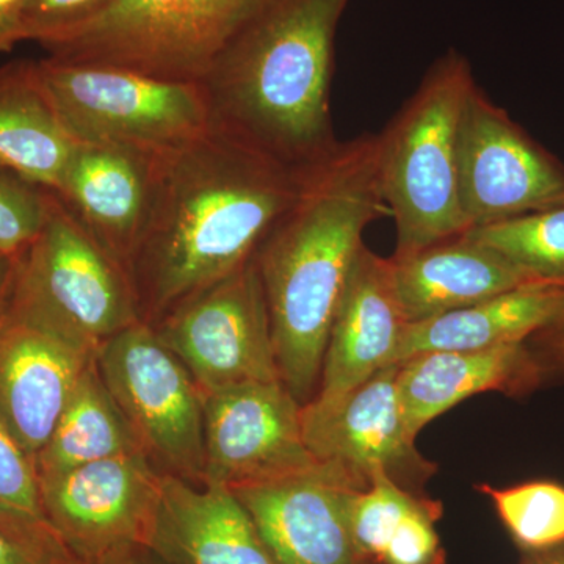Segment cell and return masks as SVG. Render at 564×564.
I'll use <instances>...</instances> for the list:
<instances>
[{
	"mask_svg": "<svg viewBox=\"0 0 564 564\" xmlns=\"http://www.w3.org/2000/svg\"><path fill=\"white\" fill-rule=\"evenodd\" d=\"M310 172L212 128L159 155L150 215L129 267L141 322L161 321L247 265Z\"/></svg>",
	"mask_w": 564,
	"mask_h": 564,
	"instance_id": "6da1fadb",
	"label": "cell"
},
{
	"mask_svg": "<svg viewBox=\"0 0 564 564\" xmlns=\"http://www.w3.org/2000/svg\"><path fill=\"white\" fill-rule=\"evenodd\" d=\"M386 212L378 135L366 133L340 141L311 170L299 199L256 251L278 370L302 404L321 386L334 315L364 231Z\"/></svg>",
	"mask_w": 564,
	"mask_h": 564,
	"instance_id": "7a4b0ae2",
	"label": "cell"
},
{
	"mask_svg": "<svg viewBox=\"0 0 564 564\" xmlns=\"http://www.w3.org/2000/svg\"><path fill=\"white\" fill-rule=\"evenodd\" d=\"M350 0H258L199 87L210 128L291 169L339 147L333 131L334 41Z\"/></svg>",
	"mask_w": 564,
	"mask_h": 564,
	"instance_id": "3957f363",
	"label": "cell"
},
{
	"mask_svg": "<svg viewBox=\"0 0 564 564\" xmlns=\"http://www.w3.org/2000/svg\"><path fill=\"white\" fill-rule=\"evenodd\" d=\"M474 85L467 58L447 51L377 133L384 202L395 220L397 256L467 232L459 206L458 133Z\"/></svg>",
	"mask_w": 564,
	"mask_h": 564,
	"instance_id": "277c9868",
	"label": "cell"
},
{
	"mask_svg": "<svg viewBox=\"0 0 564 564\" xmlns=\"http://www.w3.org/2000/svg\"><path fill=\"white\" fill-rule=\"evenodd\" d=\"M7 310L95 356L141 322L128 270L54 191L43 229L14 262Z\"/></svg>",
	"mask_w": 564,
	"mask_h": 564,
	"instance_id": "5b68a950",
	"label": "cell"
},
{
	"mask_svg": "<svg viewBox=\"0 0 564 564\" xmlns=\"http://www.w3.org/2000/svg\"><path fill=\"white\" fill-rule=\"evenodd\" d=\"M258 0H115L43 44L63 62L199 84Z\"/></svg>",
	"mask_w": 564,
	"mask_h": 564,
	"instance_id": "8992f818",
	"label": "cell"
},
{
	"mask_svg": "<svg viewBox=\"0 0 564 564\" xmlns=\"http://www.w3.org/2000/svg\"><path fill=\"white\" fill-rule=\"evenodd\" d=\"M41 84L77 143L163 154L210 129L199 84L158 79L120 66L36 61Z\"/></svg>",
	"mask_w": 564,
	"mask_h": 564,
	"instance_id": "52a82bcc",
	"label": "cell"
},
{
	"mask_svg": "<svg viewBox=\"0 0 564 564\" xmlns=\"http://www.w3.org/2000/svg\"><path fill=\"white\" fill-rule=\"evenodd\" d=\"M95 359L152 466L203 485V391L154 328L144 322L129 326L107 340Z\"/></svg>",
	"mask_w": 564,
	"mask_h": 564,
	"instance_id": "ba28073f",
	"label": "cell"
},
{
	"mask_svg": "<svg viewBox=\"0 0 564 564\" xmlns=\"http://www.w3.org/2000/svg\"><path fill=\"white\" fill-rule=\"evenodd\" d=\"M151 326L203 392L247 381L281 380L254 258L188 296Z\"/></svg>",
	"mask_w": 564,
	"mask_h": 564,
	"instance_id": "9c48e42d",
	"label": "cell"
},
{
	"mask_svg": "<svg viewBox=\"0 0 564 564\" xmlns=\"http://www.w3.org/2000/svg\"><path fill=\"white\" fill-rule=\"evenodd\" d=\"M163 477L143 454L41 477L44 519L82 564H115L151 544Z\"/></svg>",
	"mask_w": 564,
	"mask_h": 564,
	"instance_id": "30bf717a",
	"label": "cell"
},
{
	"mask_svg": "<svg viewBox=\"0 0 564 564\" xmlns=\"http://www.w3.org/2000/svg\"><path fill=\"white\" fill-rule=\"evenodd\" d=\"M458 191L470 231L564 206V165L475 84L459 122Z\"/></svg>",
	"mask_w": 564,
	"mask_h": 564,
	"instance_id": "8fae6325",
	"label": "cell"
},
{
	"mask_svg": "<svg viewBox=\"0 0 564 564\" xmlns=\"http://www.w3.org/2000/svg\"><path fill=\"white\" fill-rule=\"evenodd\" d=\"M399 366L384 367L334 402L304 403V443L315 462L343 470L359 489L369 488L372 474L381 469L406 491L425 497L423 486L437 467L421 455L404 423Z\"/></svg>",
	"mask_w": 564,
	"mask_h": 564,
	"instance_id": "7c38bea8",
	"label": "cell"
},
{
	"mask_svg": "<svg viewBox=\"0 0 564 564\" xmlns=\"http://www.w3.org/2000/svg\"><path fill=\"white\" fill-rule=\"evenodd\" d=\"M203 485L239 486L310 469L302 406L282 380L247 381L203 392Z\"/></svg>",
	"mask_w": 564,
	"mask_h": 564,
	"instance_id": "4fadbf2b",
	"label": "cell"
},
{
	"mask_svg": "<svg viewBox=\"0 0 564 564\" xmlns=\"http://www.w3.org/2000/svg\"><path fill=\"white\" fill-rule=\"evenodd\" d=\"M278 564H373L352 540L350 505L358 486L329 466L231 489Z\"/></svg>",
	"mask_w": 564,
	"mask_h": 564,
	"instance_id": "5bb4252c",
	"label": "cell"
},
{
	"mask_svg": "<svg viewBox=\"0 0 564 564\" xmlns=\"http://www.w3.org/2000/svg\"><path fill=\"white\" fill-rule=\"evenodd\" d=\"M159 155L122 144L77 143L54 191L128 273L150 215Z\"/></svg>",
	"mask_w": 564,
	"mask_h": 564,
	"instance_id": "9a60e30c",
	"label": "cell"
},
{
	"mask_svg": "<svg viewBox=\"0 0 564 564\" xmlns=\"http://www.w3.org/2000/svg\"><path fill=\"white\" fill-rule=\"evenodd\" d=\"M93 359L91 352L21 321L7 306L0 315V421L33 459Z\"/></svg>",
	"mask_w": 564,
	"mask_h": 564,
	"instance_id": "2e32d148",
	"label": "cell"
},
{
	"mask_svg": "<svg viewBox=\"0 0 564 564\" xmlns=\"http://www.w3.org/2000/svg\"><path fill=\"white\" fill-rule=\"evenodd\" d=\"M391 259L364 245L334 315L314 399L334 402L392 366L404 326Z\"/></svg>",
	"mask_w": 564,
	"mask_h": 564,
	"instance_id": "e0dca14e",
	"label": "cell"
},
{
	"mask_svg": "<svg viewBox=\"0 0 564 564\" xmlns=\"http://www.w3.org/2000/svg\"><path fill=\"white\" fill-rule=\"evenodd\" d=\"M547 377L527 343L470 351H430L400 362L397 392L408 430L423 426L481 392L525 395Z\"/></svg>",
	"mask_w": 564,
	"mask_h": 564,
	"instance_id": "ac0fdd59",
	"label": "cell"
},
{
	"mask_svg": "<svg viewBox=\"0 0 564 564\" xmlns=\"http://www.w3.org/2000/svg\"><path fill=\"white\" fill-rule=\"evenodd\" d=\"M404 321H429L540 282L469 234L391 258Z\"/></svg>",
	"mask_w": 564,
	"mask_h": 564,
	"instance_id": "d6986e66",
	"label": "cell"
},
{
	"mask_svg": "<svg viewBox=\"0 0 564 564\" xmlns=\"http://www.w3.org/2000/svg\"><path fill=\"white\" fill-rule=\"evenodd\" d=\"M150 547L172 564H278L231 489L170 475Z\"/></svg>",
	"mask_w": 564,
	"mask_h": 564,
	"instance_id": "ffe728a7",
	"label": "cell"
},
{
	"mask_svg": "<svg viewBox=\"0 0 564 564\" xmlns=\"http://www.w3.org/2000/svg\"><path fill=\"white\" fill-rule=\"evenodd\" d=\"M564 310V282L540 281L429 321L408 323L393 364L430 351L527 343Z\"/></svg>",
	"mask_w": 564,
	"mask_h": 564,
	"instance_id": "44dd1931",
	"label": "cell"
},
{
	"mask_svg": "<svg viewBox=\"0 0 564 564\" xmlns=\"http://www.w3.org/2000/svg\"><path fill=\"white\" fill-rule=\"evenodd\" d=\"M76 147L47 98L36 61L0 66V166L57 191Z\"/></svg>",
	"mask_w": 564,
	"mask_h": 564,
	"instance_id": "7402d4cb",
	"label": "cell"
},
{
	"mask_svg": "<svg viewBox=\"0 0 564 564\" xmlns=\"http://www.w3.org/2000/svg\"><path fill=\"white\" fill-rule=\"evenodd\" d=\"M133 454H143L139 440L93 359L70 393L50 441L35 456L40 478Z\"/></svg>",
	"mask_w": 564,
	"mask_h": 564,
	"instance_id": "603a6c76",
	"label": "cell"
},
{
	"mask_svg": "<svg viewBox=\"0 0 564 564\" xmlns=\"http://www.w3.org/2000/svg\"><path fill=\"white\" fill-rule=\"evenodd\" d=\"M541 281L564 282V206L467 231Z\"/></svg>",
	"mask_w": 564,
	"mask_h": 564,
	"instance_id": "cb8c5ba5",
	"label": "cell"
},
{
	"mask_svg": "<svg viewBox=\"0 0 564 564\" xmlns=\"http://www.w3.org/2000/svg\"><path fill=\"white\" fill-rule=\"evenodd\" d=\"M492 500L500 521L524 552L541 551L564 541V486L529 481L511 488L477 486Z\"/></svg>",
	"mask_w": 564,
	"mask_h": 564,
	"instance_id": "d4e9b609",
	"label": "cell"
},
{
	"mask_svg": "<svg viewBox=\"0 0 564 564\" xmlns=\"http://www.w3.org/2000/svg\"><path fill=\"white\" fill-rule=\"evenodd\" d=\"M432 502L397 485L384 470H375L369 488L356 492L350 505L352 540L364 558L380 563L403 519L415 508Z\"/></svg>",
	"mask_w": 564,
	"mask_h": 564,
	"instance_id": "484cf974",
	"label": "cell"
},
{
	"mask_svg": "<svg viewBox=\"0 0 564 564\" xmlns=\"http://www.w3.org/2000/svg\"><path fill=\"white\" fill-rule=\"evenodd\" d=\"M51 192L0 166V254L18 258L36 239L46 221Z\"/></svg>",
	"mask_w": 564,
	"mask_h": 564,
	"instance_id": "4316f807",
	"label": "cell"
},
{
	"mask_svg": "<svg viewBox=\"0 0 564 564\" xmlns=\"http://www.w3.org/2000/svg\"><path fill=\"white\" fill-rule=\"evenodd\" d=\"M0 564H82L46 521L0 510Z\"/></svg>",
	"mask_w": 564,
	"mask_h": 564,
	"instance_id": "83f0119b",
	"label": "cell"
},
{
	"mask_svg": "<svg viewBox=\"0 0 564 564\" xmlns=\"http://www.w3.org/2000/svg\"><path fill=\"white\" fill-rule=\"evenodd\" d=\"M0 510L46 521L35 459L0 421Z\"/></svg>",
	"mask_w": 564,
	"mask_h": 564,
	"instance_id": "f1b7e54d",
	"label": "cell"
},
{
	"mask_svg": "<svg viewBox=\"0 0 564 564\" xmlns=\"http://www.w3.org/2000/svg\"><path fill=\"white\" fill-rule=\"evenodd\" d=\"M437 518H441V505L434 500L411 511L392 534L380 563L443 564L444 552L434 529Z\"/></svg>",
	"mask_w": 564,
	"mask_h": 564,
	"instance_id": "f546056e",
	"label": "cell"
},
{
	"mask_svg": "<svg viewBox=\"0 0 564 564\" xmlns=\"http://www.w3.org/2000/svg\"><path fill=\"white\" fill-rule=\"evenodd\" d=\"M115 0H25L24 39L40 46L106 10Z\"/></svg>",
	"mask_w": 564,
	"mask_h": 564,
	"instance_id": "4dcf8cb0",
	"label": "cell"
},
{
	"mask_svg": "<svg viewBox=\"0 0 564 564\" xmlns=\"http://www.w3.org/2000/svg\"><path fill=\"white\" fill-rule=\"evenodd\" d=\"M527 344L536 352L547 375H564V310Z\"/></svg>",
	"mask_w": 564,
	"mask_h": 564,
	"instance_id": "1f68e13d",
	"label": "cell"
},
{
	"mask_svg": "<svg viewBox=\"0 0 564 564\" xmlns=\"http://www.w3.org/2000/svg\"><path fill=\"white\" fill-rule=\"evenodd\" d=\"M24 7L25 0H0V55L25 41Z\"/></svg>",
	"mask_w": 564,
	"mask_h": 564,
	"instance_id": "d6a6232c",
	"label": "cell"
},
{
	"mask_svg": "<svg viewBox=\"0 0 564 564\" xmlns=\"http://www.w3.org/2000/svg\"><path fill=\"white\" fill-rule=\"evenodd\" d=\"M521 564H564V541L541 551L524 552Z\"/></svg>",
	"mask_w": 564,
	"mask_h": 564,
	"instance_id": "836d02e7",
	"label": "cell"
},
{
	"mask_svg": "<svg viewBox=\"0 0 564 564\" xmlns=\"http://www.w3.org/2000/svg\"><path fill=\"white\" fill-rule=\"evenodd\" d=\"M14 262H17V258L0 254V315L6 310L7 302H9L11 282H13L14 274Z\"/></svg>",
	"mask_w": 564,
	"mask_h": 564,
	"instance_id": "e575fe53",
	"label": "cell"
},
{
	"mask_svg": "<svg viewBox=\"0 0 564 564\" xmlns=\"http://www.w3.org/2000/svg\"><path fill=\"white\" fill-rule=\"evenodd\" d=\"M115 564H172L169 560L163 558L159 552L150 545H141V547L133 549L128 555L122 556L120 562Z\"/></svg>",
	"mask_w": 564,
	"mask_h": 564,
	"instance_id": "d590c367",
	"label": "cell"
}]
</instances>
